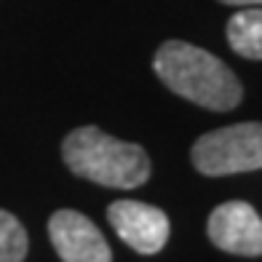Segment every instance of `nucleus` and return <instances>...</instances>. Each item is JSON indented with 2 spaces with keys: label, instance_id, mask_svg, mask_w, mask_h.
Segmentation results:
<instances>
[{
  "label": "nucleus",
  "instance_id": "obj_1",
  "mask_svg": "<svg viewBox=\"0 0 262 262\" xmlns=\"http://www.w3.org/2000/svg\"><path fill=\"white\" fill-rule=\"evenodd\" d=\"M152 70L166 89L198 107L228 113L241 104L244 89L235 73L206 49L185 40H166L156 51Z\"/></svg>",
  "mask_w": 262,
  "mask_h": 262
},
{
  "label": "nucleus",
  "instance_id": "obj_2",
  "mask_svg": "<svg viewBox=\"0 0 262 262\" xmlns=\"http://www.w3.org/2000/svg\"><path fill=\"white\" fill-rule=\"evenodd\" d=\"M67 169L80 180L104 187L131 190L150 180L152 163L142 145L110 137L97 126H80L62 142Z\"/></svg>",
  "mask_w": 262,
  "mask_h": 262
},
{
  "label": "nucleus",
  "instance_id": "obj_6",
  "mask_svg": "<svg viewBox=\"0 0 262 262\" xmlns=\"http://www.w3.org/2000/svg\"><path fill=\"white\" fill-rule=\"evenodd\" d=\"M49 238L62 262H113L107 238L80 211L62 209L51 214Z\"/></svg>",
  "mask_w": 262,
  "mask_h": 262
},
{
  "label": "nucleus",
  "instance_id": "obj_4",
  "mask_svg": "<svg viewBox=\"0 0 262 262\" xmlns=\"http://www.w3.org/2000/svg\"><path fill=\"white\" fill-rule=\"evenodd\" d=\"M107 220L118 238L139 254H156L169 241L171 225L166 211L145 201H115L107 209Z\"/></svg>",
  "mask_w": 262,
  "mask_h": 262
},
{
  "label": "nucleus",
  "instance_id": "obj_3",
  "mask_svg": "<svg viewBox=\"0 0 262 262\" xmlns=\"http://www.w3.org/2000/svg\"><path fill=\"white\" fill-rule=\"evenodd\" d=\"M206 177H228L262 169V123H235L204 134L190 150Z\"/></svg>",
  "mask_w": 262,
  "mask_h": 262
},
{
  "label": "nucleus",
  "instance_id": "obj_9",
  "mask_svg": "<svg viewBox=\"0 0 262 262\" xmlns=\"http://www.w3.org/2000/svg\"><path fill=\"white\" fill-rule=\"evenodd\" d=\"M225 6H241V8H254V6H262V0H220Z\"/></svg>",
  "mask_w": 262,
  "mask_h": 262
},
{
  "label": "nucleus",
  "instance_id": "obj_7",
  "mask_svg": "<svg viewBox=\"0 0 262 262\" xmlns=\"http://www.w3.org/2000/svg\"><path fill=\"white\" fill-rule=\"evenodd\" d=\"M228 43L246 59H262V6L241 8L228 21Z\"/></svg>",
  "mask_w": 262,
  "mask_h": 262
},
{
  "label": "nucleus",
  "instance_id": "obj_8",
  "mask_svg": "<svg viewBox=\"0 0 262 262\" xmlns=\"http://www.w3.org/2000/svg\"><path fill=\"white\" fill-rule=\"evenodd\" d=\"M27 230L14 214L0 209V262H25L27 257Z\"/></svg>",
  "mask_w": 262,
  "mask_h": 262
},
{
  "label": "nucleus",
  "instance_id": "obj_5",
  "mask_svg": "<svg viewBox=\"0 0 262 262\" xmlns=\"http://www.w3.org/2000/svg\"><path fill=\"white\" fill-rule=\"evenodd\" d=\"M206 233L211 244L238 257L262 254V217L246 201H225L209 214Z\"/></svg>",
  "mask_w": 262,
  "mask_h": 262
}]
</instances>
